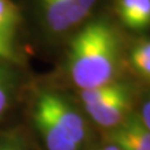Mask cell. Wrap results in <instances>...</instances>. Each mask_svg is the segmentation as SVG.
Here are the masks:
<instances>
[{"instance_id": "1", "label": "cell", "mask_w": 150, "mask_h": 150, "mask_svg": "<svg viewBox=\"0 0 150 150\" xmlns=\"http://www.w3.org/2000/svg\"><path fill=\"white\" fill-rule=\"evenodd\" d=\"M119 59L120 43L114 28L105 20H94L70 43L69 75L81 90L105 85L114 81Z\"/></svg>"}, {"instance_id": "2", "label": "cell", "mask_w": 150, "mask_h": 150, "mask_svg": "<svg viewBox=\"0 0 150 150\" xmlns=\"http://www.w3.org/2000/svg\"><path fill=\"white\" fill-rule=\"evenodd\" d=\"M35 108L39 109L62 129L63 133L79 148L86 139L85 123L76 110L55 93L44 91L36 99Z\"/></svg>"}, {"instance_id": "3", "label": "cell", "mask_w": 150, "mask_h": 150, "mask_svg": "<svg viewBox=\"0 0 150 150\" xmlns=\"http://www.w3.org/2000/svg\"><path fill=\"white\" fill-rule=\"evenodd\" d=\"M131 90L130 88L111 99L100 104L85 106L90 118L103 128H116L130 115Z\"/></svg>"}, {"instance_id": "4", "label": "cell", "mask_w": 150, "mask_h": 150, "mask_svg": "<svg viewBox=\"0 0 150 150\" xmlns=\"http://www.w3.org/2000/svg\"><path fill=\"white\" fill-rule=\"evenodd\" d=\"M109 140L121 150H150V130L144 126L139 115L130 114L110 131Z\"/></svg>"}, {"instance_id": "5", "label": "cell", "mask_w": 150, "mask_h": 150, "mask_svg": "<svg viewBox=\"0 0 150 150\" xmlns=\"http://www.w3.org/2000/svg\"><path fill=\"white\" fill-rule=\"evenodd\" d=\"M45 25L54 34H63L78 25V18L70 0H39Z\"/></svg>"}, {"instance_id": "6", "label": "cell", "mask_w": 150, "mask_h": 150, "mask_svg": "<svg viewBox=\"0 0 150 150\" xmlns=\"http://www.w3.org/2000/svg\"><path fill=\"white\" fill-rule=\"evenodd\" d=\"M116 11L121 23L131 30L150 28V0H118Z\"/></svg>"}, {"instance_id": "7", "label": "cell", "mask_w": 150, "mask_h": 150, "mask_svg": "<svg viewBox=\"0 0 150 150\" xmlns=\"http://www.w3.org/2000/svg\"><path fill=\"white\" fill-rule=\"evenodd\" d=\"M34 121L48 150H79L78 145L74 144L54 121L36 108H34Z\"/></svg>"}, {"instance_id": "8", "label": "cell", "mask_w": 150, "mask_h": 150, "mask_svg": "<svg viewBox=\"0 0 150 150\" xmlns=\"http://www.w3.org/2000/svg\"><path fill=\"white\" fill-rule=\"evenodd\" d=\"M129 88L130 86L125 83L111 81L109 84H105V85L81 90L80 98H81L84 106H91V105H96L103 101L109 100L111 98L119 95L120 93L125 91L126 89H129Z\"/></svg>"}, {"instance_id": "9", "label": "cell", "mask_w": 150, "mask_h": 150, "mask_svg": "<svg viewBox=\"0 0 150 150\" xmlns=\"http://www.w3.org/2000/svg\"><path fill=\"white\" fill-rule=\"evenodd\" d=\"M20 20L16 5L10 0H0V39L8 40L14 34Z\"/></svg>"}, {"instance_id": "10", "label": "cell", "mask_w": 150, "mask_h": 150, "mask_svg": "<svg viewBox=\"0 0 150 150\" xmlns=\"http://www.w3.org/2000/svg\"><path fill=\"white\" fill-rule=\"evenodd\" d=\"M130 62L140 74L150 78V41L135 46L130 54Z\"/></svg>"}, {"instance_id": "11", "label": "cell", "mask_w": 150, "mask_h": 150, "mask_svg": "<svg viewBox=\"0 0 150 150\" xmlns=\"http://www.w3.org/2000/svg\"><path fill=\"white\" fill-rule=\"evenodd\" d=\"M96 1L98 0H70V3L74 6L75 11H76L78 16L81 21L89 15V13L91 11V9L96 4Z\"/></svg>"}, {"instance_id": "12", "label": "cell", "mask_w": 150, "mask_h": 150, "mask_svg": "<svg viewBox=\"0 0 150 150\" xmlns=\"http://www.w3.org/2000/svg\"><path fill=\"white\" fill-rule=\"evenodd\" d=\"M8 98H9V94H8L6 84L4 83L1 75H0V115L4 112L8 105Z\"/></svg>"}, {"instance_id": "13", "label": "cell", "mask_w": 150, "mask_h": 150, "mask_svg": "<svg viewBox=\"0 0 150 150\" xmlns=\"http://www.w3.org/2000/svg\"><path fill=\"white\" fill-rule=\"evenodd\" d=\"M139 118L142 120V123L144 124L145 128L148 130H150V96L148 98V100L144 103Z\"/></svg>"}, {"instance_id": "14", "label": "cell", "mask_w": 150, "mask_h": 150, "mask_svg": "<svg viewBox=\"0 0 150 150\" xmlns=\"http://www.w3.org/2000/svg\"><path fill=\"white\" fill-rule=\"evenodd\" d=\"M14 58L10 43L8 40L0 39V59H11Z\"/></svg>"}, {"instance_id": "15", "label": "cell", "mask_w": 150, "mask_h": 150, "mask_svg": "<svg viewBox=\"0 0 150 150\" xmlns=\"http://www.w3.org/2000/svg\"><path fill=\"white\" fill-rule=\"evenodd\" d=\"M100 150H121L118 145H115V144H112V143H110V144H108V145H105V146H103Z\"/></svg>"}, {"instance_id": "16", "label": "cell", "mask_w": 150, "mask_h": 150, "mask_svg": "<svg viewBox=\"0 0 150 150\" xmlns=\"http://www.w3.org/2000/svg\"><path fill=\"white\" fill-rule=\"evenodd\" d=\"M0 150H19V149L13 146H0Z\"/></svg>"}]
</instances>
